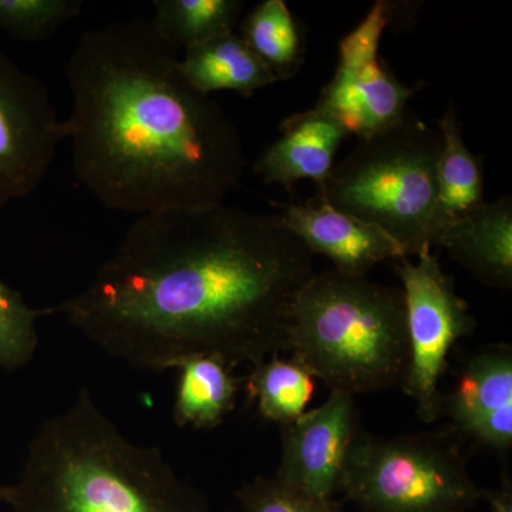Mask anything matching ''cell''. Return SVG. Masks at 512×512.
<instances>
[{
	"label": "cell",
	"mask_w": 512,
	"mask_h": 512,
	"mask_svg": "<svg viewBox=\"0 0 512 512\" xmlns=\"http://www.w3.org/2000/svg\"><path fill=\"white\" fill-rule=\"evenodd\" d=\"M315 274L278 214L163 211L137 217L92 282L45 315L138 372L192 356L255 366L288 352L293 303Z\"/></svg>",
	"instance_id": "obj_1"
},
{
	"label": "cell",
	"mask_w": 512,
	"mask_h": 512,
	"mask_svg": "<svg viewBox=\"0 0 512 512\" xmlns=\"http://www.w3.org/2000/svg\"><path fill=\"white\" fill-rule=\"evenodd\" d=\"M66 76L74 174L104 207L137 217L197 210L224 204L241 183L237 127L184 79L151 19L84 32Z\"/></svg>",
	"instance_id": "obj_2"
},
{
	"label": "cell",
	"mask_w": 512,
	"mask_h": 512,
	"mask_svg": "<svg viewBox=\"0 0 512 512\" xmlns=\"http://www.w3.org/2000/svg\"><path fill=\"white\" fill-rule=\"evenodd\" d=\"M2 503L12 512H212L160 448L127 439L86 387L40 424Z\"/></svg>",
	"instance_id": "obj_3"
},
{
	"label": "cell",
	"mask_w": 512,
	"mask_h": 512,
	"mask_svg": "<svg viewBox=\"0 0 512 512\" xmlns=\"http://www.w3.org/2000/svg\"><path fill=\"white\" fill-rule=\"evenodd\" d=\"M288 352L330 392L355 397L402 384L409 366L402 289L336 269L313 275L293 303Z\"/></svg>",
	"instance_id": "obj_4"
},
{
	"label": "cell",
	"mask_w": 512,
	"mask_h": 512,
	"mask_svg": "<svg viewBox=\"0 0 512 512\" xmlns=\"http://www.w3.org/2000/svg\"><path fill=\"white\" fill-rule=\"evenodd\" d=\"M440 130L404 120L360 140L318 188L336 210L382 229L406 256L430 252L436 237Z\"/></svg>",
	"instance_id": "obj_5"
},
{
	"label": "cell",
	"mask_w": 512,
	"mask_h": 512,
	"mask_svg": "<svg viewBox=\"0 0 512 512\" xmlns=\"http://www.w3.org/2000/svg\"><path fill=\"white\" fill-rule=\"evenodd\" d=\"M340 491L363 512H470L481 500L460 448L434 433L360 431Z\"/></svg>",
	"instance_id": "obj_6"
},
{
	"label": "cell",
	"mask_w": 512,
	"mask_h": 512,
	"mask_svg": "<svg viewBox=\"0 0 512 512\" xmlns=\"http://www.w3.org/2000/svg\"><path fill=\"white\" fill-rule=\"evenodd\" d=\"M397 261L409 336V366L400 386L416 403L420 419L434 423L440 417L439 386L448 355L458 340L474 332L476 319L431 251L417 256L416 262L409 256Z\"/></svg>",
	"instance_id": "obj_7"
},
{
	"label": "cell",
	"mask_w": 512,
	"mask_h": 512,
	"mask_svg": "<svg viewBox=\"0 0 512 512\" xmlns=\"http://www.w3.org/2000/svg\"><path fill=\"white\" fill-rule=\"evenodd\" d=\"M393 3L376 2L366 18L339 43L335 74L316 106L366 140L406 120L407 103L419 87L400 82L379 57L384 30L392 25Z\"/></svg>",
	"instance_id": "obj_8"
},
{
	"label": "cell",
	"mask_w": 512,
	"mask_h": 512,
	"mask_svg": "<svg viewBox=\"0 0 512 512\" xmlns=\"http://www.w3.org/2000/svg\"><path fill=\"white\" fill-rule=\"evenodd\" d=\"M64 140L45 84L0 50V210L39 188Z\"/></svg>",
	"instance_id": "obj_9"
},
{
	"label": "cell",
	"mask_w": 512,
	"mask_h": 512,
	"mask_svg": "<svg viewBox=\"0 0 512 512\" xmlns=\"http://www.w3.org/2000/svg\"><path fill=\"white\" fill-rule=\"evenodd\" d=\"M360 431L355 397L330 392L325 403L281 426L282 453L275 477L303 494L333 500Z\"/></svg>",
	"instance_id": "obj_10"
},
{
	"label": "cell",
	"mask_w": 512,
	"mask_h": 512,
	"mask_svg": "<svg viewBox=\"0 0 512 512\" xmlns=\"http://www.w3.org/2000/svg\"><path fill=\"white\" fill-rule=\"evenodd\" d=\"M440 416L483 446L508 453L512 447V350L488 346L464 363L450 392L441 394Z\"/></svg>",
	"instance_id": "obj_11"
},
{
	"label": "cell",
	"mask_w": 512,
	"mask_h": 512,
	"mask_svg": "<svg viewBox=\"0 0 512 512\" xmlns=\"http://www.w3.org/2000/svg\"><path fill=\"white\" fill-rule=\"evenodd\" d=\"M279 220L312 255L332 261L336 271L367 276L370 269L404 254L400 245L375 225L330 207L325 201L278 205Z\"/></svg>",
	"instance_id": "obj_12"
},
{
	"label": "cell",
	"mask_w": 512,
	"mask_h": 512,
	"mask_svg": "<svg viewBox=\"0 0 512 512\" xmlns=\"http://www.w3.org/2000/svg\"><path fill=\"white\" fill-rule=\"evenodd\" d=\"M281 137L271 144L254 165V173L266 184H281L286 190L301 180L322 187L329 177L340 144L349 136L328 111L315 106L292 114L279 127Z\"/></svg>",
	"instance_id": "obj_13"
},
{
	"label": "cell",
	"mask_w": 512,
	"mask_h": 512,
	"mask_svg": "<svg viewBox=\"0 0 512 512\" xmlns=\"http://www.w3.org/2000/svg\"><path fill=\"white\" fill-rule=\"evenodd\" d=\"M436 247L466 268L481 284L512 286V201L510 195L483 205L441 232Z\"/></svg>",
	"instance_id": "obj_14"
},
{
	"label": "cell",
	"mask_w": 512,
	"mask_h": 512,
	"mask_svg": "<svg viewBox=\"0 0 512 512\" xmlns=\"http://www.w3.org/2000/svg\"><path fill=\"white\" fill-rule=\"evenodd\" d=\"M180 70L195 90L207 96L235 92L248 99L278 82L275 73L235 33L184 50Z\"/></svg>",
	"instance_id": "obj_15"
},
{
	"label": "cell",
	"mask_w": 512,
	"mask_h": 512,
	"mask_svg": "<svg viewBox=\"0 0 512 512\" xmlns=\"http://www.w3.org/2000/svg\"><path fill=\"white\" fill-rule=\"evenodd\" d=\"M443 150L437 167L436 237L484 204L481 157L474 156L464 143L453 103L439 121Z\"/></svg>",
	"instance_id": "obj_16"
},
{
	"label": "cell",
	"mask_w": 512,
	"mask_h": 512,
	"mask_svg": "<svg viewBox=\"0 0 512 512\" xmlns=\"http://www.w3.org/2000/svg\"><path fill=\"white\" fill-rule=\"evenodd\" d=\"M178 389L173 420L178 427L211 430L234 410L238 383L217 357L192 356L175 365Z\"/></svg>",
	"instance_id": "obj_17"
},
{
	"label": "cell",
	"mask_w": 512,
	"mask_h": 512,
	"mask_svg": "<svg viewBox=\"0 0 512 512\" xmlns=\"http://www.w3.org/2000/svg\"><path fill=\"white\" fill-rule=\"evenodd\" d=\"M239 37L275 73L288 80L305 62V36L284 0H264L242 20Z\"/></svg>",
	"instance_id": "obj_18"
},
{
	"label": "cell",
	"mask_w": 512,
	"mask_h": 512,
	"mask_svg": "<svg viewBox=\"0 0 512 512\" xmlns=\"http://www.w3.org/2000/svg\"><path fill=\"white\" fill-rule=\"evenodd\" d=\"M151 19L158 36L180 52L234 33L242 0H156Z\"/></svg>",
	"instance_id": "obj_19"
},
{
	"label": "cell",
	"mask_w": 512,
	"mask_h": 512,
	"mask_svg": "<svg viewBox=\"0 0 512 512\" xmlns=\"http://www.w3.org/2000/svg\"><path fill=\"white\" fill-rule=\"evenodd\" d=\"M247 389L265 420L285 426L305 413L315 382L295 360L274 356L252 366Z\"/></svg>",
	"instance_id": "obj_20"
},
{
	"label": "cell",
	"mask_w": 512,
	"mask_h": 512,
	"mask_svg": "<svg viewBox=\"0 0 512 512\" xmlns=\"http://www.w3.org/2000/svg\"><path fill=\"white\" fill-rule=\"evenodd\" d=\"M45 311L30 308L22 293L0 278V367L15 372L32 362L39 346L37 319Z\"/></svg>",
	"instance_id": "obj_21"
},
{
	"label": "cell",
	"mask_w": 512,
	"mask_h": 512,
	"mask_svg": "<svg viewBox=\"0 0 512 512\" xmlns=\"http://www.w3.org/2000/svg\"><path fill=\"white\" fill-rule=\"evenodd\" d=\"M82 10V0H0V29L22 42H42Z\"/></svg>",
	"instance_id": "obj_22"
},
{
	"label": "cell",
	"mask_w": 512,
	"mask_h": 512,
	"mask_svg": "<svg viewBox=\"0 0 512 512\" xmlns=\"http://www.w3.org/2000/svg\"><path fill=\"white\" fill-rule=\"evenodd\" d=\"M242 512H342L333 500H320L293 490L274 477H255L239 487Z\"/></svg>",
	"instance_id": "obj_23"
},
{
	"label": "cell",
	"mask_w": 512,
	"mask_h": 512,
	"mask_svg": "<svg viewBox=\"0 0 512 512\" xmlns=\"http://www.w3.org/2000/svg\"><path fill=\"white\" fill-rule=\"evenodd\" d=\"M481 500L487 501L491 512H512L511 483L504 480L498 490H483L481 488Z\"/></svg>",
	"instance_id": "obj_24"
},
{
	"label": "cell",
	"mask_w": 512,
	"mask_h": 512,
	"mask_svg": "<svg viewBox=\"0 0 512 512\" xmlns=\"http://www.w3.org/2000/svg\"><path fill=\"white\" fill-rule=\"evenodd\" d=\"M2 491H3V487H2V485H0V501H2Z\"/></svg>",
	"instance_id": "obj_25"
}]
</instances>
